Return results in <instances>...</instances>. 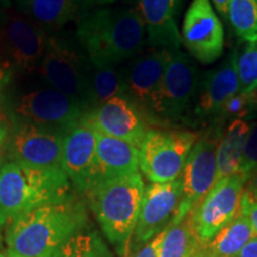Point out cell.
<instances>
[{
	"instance_id": "cell-1",
	"label": "cell",
	"mask_w": 257,
	"mask_h": 257,
	"mask_svg": "<svg viewBox=\"0 0 257 257\" xmlns=\"http://www.w3.org/2000/svg\"><path fill=\"white\" fill-rule=\"evenodd\" d=\"M88 217L82 202H53L11 220L6 233L8 252L21 257H53L73 236L82 232Z\"/></svg>"
},
{
	"instance_id": "cell-2",
	"label": "cell",
	"mask_w": 257,
	"mask_h": 257,
	"mask_svg": "<svg viewBox=\"0 0 257 257\" xmlns=\"http://www.w3.org/2000/svg\"><path fill=\"white\" fill-rule=\"evenodd\" d=\"M76 40L93 66L115 67L140 54L146 25L138 10L100 9L81 18Z\"/></svg>"
},
{
	"instance_id": "cell-3",
	"label": "cell",
	"mask_w": 257,
	"mask_h": 257,
	"mask_svg": "<svg viewBox=\"0 0 257 257\" xmlns=\"http://www.w3.org/2000/svg\"><path fill=\"white\" fill-rule=\"evenodd\" d=\"M144 186L140 172L104 180L87 193L102 232L120 255H126L142 204Z\"/></svg>"
},
{
	"instance_id": "cell-4",
	"label": "cell",
	"mask_w": 257,
	"mask_h": 257,
	"mask_svg": "<svg viewBox=\"0 0 257 257\" xmlns=\"http://www.w3.org/2000/svg\"><path fill=\"white\" fill-rule=\"evenodd\" d=\"M70 199L72 186L64 170L30 168L11 161L0 167V214L5 221Z\"/></svg>"
},
{
	"instance_id": "cell-5",
	"label": "cell",
	"mask_w": 257,
	"mask_h": 257,
	"mask_svg": "<svg viewBox=\"0 0 257 257\" xmlns=\"http://www.w3.org/2000/svg\"><path fill=\"white\" fill-rule=\"evenodd\" d=\"M86 59L74 42L54 34L37 72L47 86L81 102L88 111L89 61Z\"/></svg>"
},
{
	"instance_id": "cell-6",
	"label": "cell",
	"mask_w": 257,
	"mask_h": 257,
	"mask_svg": "<svg viewBox=\"0 0 257 257\" xmlns=\"http://www.w3.org/2000/svg\"><path fill=\"white\" fill-rule=\"evenodd\" d=\"M198 138L186 130H149L140 147V169L154 184L175 181Z\"/></svg>"
},
{
	"instance_id": "cell-7",
	"label": "cell",
	"mask_w": 257,
	"mask_h": 257,
	"mask_svg": "<svg viewBox=\"0 0 257 257\" xmlns=\"http://www.w3.org/2000/svg\"><path fill=\"white\" fill-rule=\"evenodd\" d=\"M9 110L12 123H30L63 131L82 119L87 112L81 102L49 86L15 96Z\"/></svg>"
},
{
	"instance_id": "cell-8",
	"label": "cell",
	"mask_w": 257,
	"mask_h": 257,
	"mask_svg": "<svg viewBox=\"0 0 257 257\" xmlns=\"http://www.w3.org/2000/svg\"><path fill=\"white\" fill-rule=\"evenodd\" d=\"M220 128H211L193 146L181 173L182 199L172 223L192 213L217 181V149Z\"/></svg>"
},
{
	"instance_id": "cell-9",
	"label": "cell",
	"mask_w": 257,
	"mask_h": 257,
	"mask_svg": "<svg viewBox=\"0 0 257 257\" xmlns=\"http://www.w3.org/2000/svg\"><path fill=\"white\" fill-rule=\"evenodd\" d=\"M63 130L15 121L8 141L11 162L43 170H63Z\"/></svg>"
},
{
	"instance_id": "cell-10",
	"label": "cell",
	"mask_w": 257,
	"mask_h": 257,
	"mask_svg": "<svg viewBox=\"0 0 257 257\" xmlns=\"http://www.w3.org/2000/svg\"><path fill=\"white\" fill-rule=\"evenodd\" d=\"M246 180L240 173L217 180L192 213V225L199 243L206 244L240 210Z\"/></svg>"
},
{
	"instance_id": "cell-11",
	"label": "cell",
	"mask_w": 257,
	"mask_h": 257,
	"mask_svg": "<svg viewBox=\"0 0 257 257\" xmlns=\"http://www.w3.org/2000/svg\"><path fill=\"white\" fill-rule=\"evenodd\" d=\"M49 36L23 14L10 9L0 48L14 72L30 74L40 68Z\"/></svg>"
},
{
	"instance_id": "cell-12",
	"label": "cell",
	"mask_w": 257,
	"mask_h": 257,
	"mask_svg": "<svg viewBox=\"0 0 257 257\" xmlns=\"http://www.w3.org/2000/svg\"><path fill=\"white\" fill-rule=\"evenodd\" d=\"M62 168L80 193H88L98 182L95 130L85 118L64 131Z\"/></svg>"
},
{
	"instance_id": "cell-13",
	"label": "cell",
	"mask_w": 257,
	"mask_h": 257,
	"mask_svg": "<svg viewBox=\"0 0 257 257\" xmlns=\"http://www.w3.org/2000/svg\"><path fill=\"white\" fill-rule=\"evenodd\" d=\"M182 199L181 180L154 184L144 188L140 216L134 231V246L144 245L174 219Z\"/></svg>"
},
{
	"instance_id": "cell-14",
	"label": "cell",
	"mask_w": 257,
	"mask_h": 257,
	"mask_svg": "<svg viewBox=\"0 0 257 257\" xmlns=\"http://www.w3.org/2000/svg\"><path fill=\"white\" fill-rule=\"evenodd\" d=\"M182 41L191 55L212 63L224 50V29L210 0H192L182 25Z\"/></svg>"
},
{
	"instance_id": "cell-15",
	"label": "cell",
	"mask_w": 257,
	"mask_h": 257,
	"mask_svg": "<svg viewBox=\"0 0 257 257\" xmlns=\"http://www.w3.org/2000/svg\"><path fill=\"white\" fill-rule=\"evenodd\" d=\"M199 82L195 64L180 49L172 51L163 75L157 114L170 121L181 119L194 101Z\"/></svg>"
},
{
	"instance_id": "cell-16",
	"label": "cell",
	"mask_w": 257,
	"mask_h": 257,
	"mask_svg": "<svg viewBox=\"0 0 257 257\" xmlns=\"http://www.w3.org/2000/svg\"><path fill=\"white\" fill-rule=\"evenodd\" d=\"M98 133L141 147L149 128L143 112L127 95H118L93 107L83 115Z\"/></svg>"
},
{
	"instance_id": "cell-17",
	"label": "cell",
	"mask_w": 257,
	"mask_h": 257,
	"mask_svg": "<svg viewBox=\"0 0 257 257\" xmlns=\"http://www.w3.org/2000/svg\"><path fill=\"white\" fill-rule=\"evenodd\" d=\"M170 53L167 49H153L137 55L123 73L128 98L141 110L157 114L165 70Z\"/></svg>"
},
{
	"instance_id": "cell-18",
	"label": "cell",
	"mask_w": 257,
	"mask_h": 257,
	"mask_svg": "<svg viewBox=\"0 0 257 257\" xmlns=\"http://www.w3.org/2000/svg\"><path fill=\"white\" fill-rule=\"evenodd\" d=\"M181 0H138L141 17L146 25L148 43L154 49H180L181 34L175 14Z\"/></svg>"
},
{
	"instance_id": "cell-19",
	"label": "cell",
	"mask_w": 257,
	"mask_h": 257,
	"mask_svg": "<svg viewBox=\"0 0 257 257\" xmlns=\"http://www.w3.org/2000/svg\"><path fill=\"white\" fill-rule=\"evenodd\" d=\"M237 59V53L233 51L219 68L208 74L194 110L198 117H216L225 102L239 93Z\"/></svg>"
},
{
	"instance_id": "cell-20",
	"label": "cell",
	"mask_w": 257,
	"mask_h": 257,
	"mask_svg": "<svg viewBox=\"0 0 257 257\" xmlns=\"http://www.w3.org/2000/svg\"><path fill=\"white\" fill-rule=\"evenodd\" d=\"M98 182L138 172L140 148L95 131Z\"/></svg>"
},
{
	"instance_id": "cell-21",
	"label": "cell",
	"mask_w": 257,
	"mask_h": 257,
	"mask_svg": "<svg viewBox=\"0 0 257 257\" xmlns=\"http://www.w3.org/2000/svg\"><path fill=\"white\" fill-rule=\"evenodd\" d=\"M79 0H16L18 11L32 23L54 35L76 15Z\"/></svg>"
},
{
	"instance_id": "cell-22",
	"label": "cell",
	"mask_w": 257,
	"mask_h": 257,
	"mask_svg": "<svg viewBox=\"0 0 257 257\" xmlns=\"http://www.w3.org/2000/svg\"><path fill=\"white\" fill-rule=\"evenodd\" d=\"M251 126L244 119H234L224 134H221L217 149V180L239 172L244 148Z\"/></svg>"
},
{
	"instance_id": "cell-23",
	"label": "cell",
	"mask_w": 257,
	"mask_h": 257,
	"mask_svg": "<svg viewBox=\"0 0 257 257\" xmlns=\"http://www.w3.org/2000/svg\"><path fill=\"white\" fill-rule=\"evenodd\" d=\"M253 237L250 221L238 213L201 249L207 257H236Z\"/></svg>"
},
{
	"instance_id": "cell-24",
	"label": "cell",
	"mask_w": 257,
	"mask_h": 257,
	"mask_svg": "<svg viewBox=\"0 0 257 257\" xmlns=\"http://www.w3.org/2000/svg\"><path fill=\"white\" fill-rule=\"evenodd\" d=\"M118 95H127L123 73L115 67L89 63L88 111Z\"/></svg>"
},
{
	"instance_id": "cell-25",
	"label": "cell",
	"mask_w": 257,
	"mask_h": 257,
	"mask_svg": "<svg viewBox=\"0 0 257 257\" xmlns=\"http://www.w3.org/2000/svg\"><path fill=\"white\" fill-rule=\"evenodd\" d=\"M192 213L187 214L184 219L169 224L166 229L157 257L195 256L201 246L193 230Z\"/></svg>"
},
{
	"instance_id": "cell-26",
	"label": "cell",
	"mask_w": 257,
	"mask_h": 257,
	"mask_svg": "<svg viewBox=\"0 0 257 257\" xmlns=\"http://www.w3.org/2000/svg\"><path fill=\"white\" fill-rule=\"evenodd\" d=\"M53 257H114L96 231L80 232L67 240Z\"/></svg>"
},
{
	"instance_id": "cell-27",
	"label": "cell",
	"mask_w": 257,
	"mask_h": 257,
	"mask_svg": "<svg viewBox=\"0 0 257 257\" xmlns=\"http://www.w3.org/2000/svg\"><path fill=\"white\" fill-rule=\"evenodd\" d=\"M227 16L239 37L249 43L257 42V0H230Z\"/></svg>"
},
{
	"instance_id": "cell-28",
	"label": "cell",
	"mask_w": 257,
	"mask_h": 257,
	"mask_svg": "<svg viewBox=\"0 0 257 257\" xmlns=\"http://www.w3.org/2000/svg\"><path fill=\"white\" fill-rule=\"evenodd\" d=\"M239 92L248 93L257 86V42L250 43L237 59Z\"/></svg>"
},
{
	"instance_id": "cell-29",
	"label": "cell",
	"mask_w": 257,
	"mask_h": 257,
	"mask_svg": "<svg viewBox=\"0 0 257 257\" xmlns=\"http://www.w3.org/2000/svg\"><path fill=\"white\" fill-rule=\"evenodd\" d=\"M255 110L250 102V99L246 93H237L227 100L220 108L218 115L221 119L232 118L234 119H244L251 111Z\"/></svg>"
},
{
	"instance_id": "cell-30",
	"label": "cell",
	"mask_w": 257,
	"mask_h": 257,
	"mask_svg": "<svg viewBox=\"0 0 257 257\" xmlns=\"http://www.w3.org/2000/svg\"><path fill=\"white\" fill-rule=\"evenodd\" d=\"M257 169V125L251 127L250 135L246 141L245 148H244L243 159L242 163H240L239 172L244 178H245L246 182L250 179L255 170Z\"/></svg>"
},
{
	"instance_id": "cell-31",
	"label": "cell",
	"mask_w": 257,
	"mask_h": 257,
	"mask_svg": "<svg viewBox=\"0 0 257 257\" xmlns=\"http://www.w3.org/2000/svg\"><path fill=\"white\" fill-rule=\"evenodd\" d=\"M239 213L243 214L250 221L253 232L257 236V200H253V199L248 197L245 193H243Z\"/></svg>"
},
{
	"instance_id": "cell-32",
	"label": "cell",
	"mask_w": 257,
	"mask_h": 257,
	"mask_svg": "<svg viewBox=\"0 0 257 257\" xmlns=\"http://www.w3.org/2000/svg\"><path fill=\"white\" fill-rule=\"evenodd\" d=\"M166 229L163 230L162 232L156 234V236L154 237L153 239H150L147 244H144L142 248L138 250L133 257H157V255H159V249L161 246V243H162L163 237H165Z\"/></svg>"
},
{
	"instance_id": "cell-33",
	"label": "cell",
	"mask_w": 257,
	"mask_h": 257,
	"mask_svg": "<svg viewBox=\"0 0 257 257\" xmlns=\"http://www.w3.org/2000/svg\"><path fill=\"white\" fill-rule=\"evenodd\" d=\"M14 69L10 66V63L4 57H0V100H2L3 94H4L6 87H8L10 80H11Z\"/></svg>"
},
{
	"instance_id": "cell-34",
	"label": "cell",
	"mask_w": 257,
	"mask_h": 257,
	"mask_svg": "<svg viewBox=\"0 0 257 257\" xmlns=\"http://www.w3.org/2000/svg\"><path fill=\"white\" fill-rule=\"evenodd\" d=\"M10 5L8 0H0V46H2L3 36H4V30L6 21H8L9 12H10Z\"/></svg>"
},
{
	"instance_id": "cell-35",
	"label": "cell",
	"mask_w": 257,
	"mask_h": 257,
	"mask_svg": "<svg viewBox=\"0 0 257 257\" xmlns=\"http://www.w3.org/2000/svg\"><path fill=\"white\" fill-rule=\"evenodd\" d=\"M236 257H257V236L253 237Z\"/></svg>"
},
{
	"instance_id": "cell-36",
	"label": "cell",
	"mask_w": 257,
	"mask_h": 257,
	"mask_svg": "<svg viewBox=\"0 0 257 257\" xmlns=\"http://www.w3.org/2000/svg\"><path fill=\"white\" fill-rule=\"evenodd\" d=\"M244 193L253 200H257V169L248 180V188L244 191Z\"/></svg>"
},
{
	"instance_id": "cell-37",
	"label": "cell",
	"mask_w": 257,
	"mask_h": 257,
	"mask_svg": "<svg viewBox=\"0 0 257 257\" xmlns=\"http://www.w3.org/2000/svg\"><path fill=\"white\" fill-rule=\"evenodd\" d=\"M212 2H213L216 9L219 11V14L223 16L224 18H226L227 15H229L230 0H212Z\"/></svg>"
},
{
	"instance_id": "cell-38",
	"label": "cell",
	"mask_w": 257,
	"mask_h": 257,
	"mask_svg": "<svg viewBox=\"0 0 257 257\" xmlns=\"http://www.w3.org/2000/svg\"><path fill=\"white\" fill-rule=\"evenodd\" d=\"M8 134H9V126L8 124H6L5 118L0 114V148H2L3 144L5 143Z\"/></svg>"
},
{
	"instance_id": "cell-39",
	"label": "cell",
	"mask_w": 257,
	"mask_h": 257,
	"mask_svg": "<svg viewBox=\"0 0 257 257\" xmlns=\"http://www.w3.org/2000/svg\"><path fill=\"white\" fill-rule=\"evenodd\" d=\"M83 3H91V4H108V3L114 2V0H79Z\"/></svg>"
},
{
	"instance_id": "cell-40",
	"label": "cell",
	"mask_w": 257,
	"mask_h": 257,
	"mask_svg": "<svg viewBox=\"0 0 257 257\" xmlns=\"http://www.w3.org/2000/svg\"><path fill=\"white\" fill-rule=\"evenodd\" d=\"M194 257H207V256L205 255V252L202 251V249L200 248V249H199V251H198L197 253H195V256H194Z\"/></svg>"
},
{
	"instance_id": "cell-41",
	"label": "cell",
	"mask_w": 257,
	"mask_h": 257,
	"mask_svg": "<svg viewBox=\"0 0 257 257\" xmlns=\"http://www.w3.org/2000/svg\"><path fill=\"white\" fill-rule=\"evenodd\" d=\"M4 223H5L4 218H3L2 214H0V229H2V226H3V225H4Z\"/></svg>"
},
{
	"instance_id": "cell-42",
	"label": "cell",
	"mask_w": 257,
	"mask_h": 257,
	"mask_svg": "<svg viewBox=\"0 0 257 257\" xmlns=\"http://www.w3.org/2000/svg\"><path fill=\"white\" fill-rule=\"evenodd\" d=\"M6 257H21V256H17V255H15V253L8 252V255H6Z\"/></svg>"
},
{
	"instance_id": "cell-43",
	"label": "cell",
	"mask_w": 257,
	"mask_h": 257,
	"mask_svg": "<svg viewBox=\"0 0 257 257\" xmlns=\"http://www.w3.org/2000/svg\"><path fill=\"white\" fill-rule=\"evenodd\" d=\"M0 257H5L4 255H3V253H0Z\"/></svg>"
}]
</instances>
